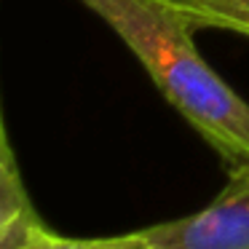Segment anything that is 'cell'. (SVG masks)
<instances>
[{"label":"cell","instance_id":"obj_4","mask_svg":"<svg viewBox=\"0 0 249 249\" xmlns=\"http://www.w3.org/2000/svg\"><path fill=\"white\" fill-rule=\"evenodd\" d=\"M30 212H35V206L24 188L14 147H0V233Z\"/></svg>","mask_w":249,"mask_h":249},{"label":"cell","instance_id":"obj_5","mask_svg":"<svg viewBox=\"0 0 249 249\" xmlns=\"http://www.w3.org/2000/svg\"><path fill=\"white\" fill-rule=\"evenodd\" d=\"M19 249H153V247L142 231L124 233V236H102V238H67L46 225L35 233V238H30Z\"/></svg>","mask_w":249,"mask_h":249},{"label":"cell","instance_id":"obj_6","mask_svg":"<svg viewBox=\"0 0 249 249\" xmlns=\"http://www.w3.org/2000/svg\"><path fill=\"white\" fill-rule=\"evenodd\" d=\"M40 228H46V222L40 220L38 212H30V214H24L22 220H17L11 228H6V231L0 233V249H19V247H24L30 238H35V233H38Z\"/></svg>","mask_w":249,"mask_h":249},{"label":"cell","instance_id":"obj_3","mask_svg":"<svg viewBox=\"0 0 249 249\" xmlns=\"http://www.w3.org/2000/svg\"><path fill=\"white\" fill-rule=\"evenodd\" d=\"M179 8L198 30L249 38V0H179Z\"/></svg>","mask_w":249,"mask_h":249},{"label":"cell","instance_id":"obj_7","mask_svg":"<svg viewBox=\"0 0 249 249\" xmlns=\"http://www.w3.org/2000/svg\"><path fill=\"white\" fill-rule=\"evenodd\" d=\"M0 147H11V140H8V126H6V118H3V105H0Z\"/></svg>","mask_w":249,"mask_h":249},{"label":"cell","instance_id":"obj_1","mask_svg":"<svg viewBox=\"0 0 249 249\" xmlns=\"http://www.w3.org/2000/svg\"><path fill=\"white\" fill-rule=\"evenodd\" d=\"M140 59L153 86L217 153L228 174L249 163V102L201 56L179 0H81Z\"/></svg>","mask_w":249,"mask_h":249},{"label":"cell","instance_id":"obj_2","mask_svg":"<svg viewBox=\"0 0 249 249\" xmlns=\"http://www.w3.org/2000/svg\"><path fill=\"white\" fill-rule=\"evenodd\" d=\"M153 249H249V163L193 214L142 228Z\"/></svg>","mask_w":249,"mask_h":249}]
</instances>
